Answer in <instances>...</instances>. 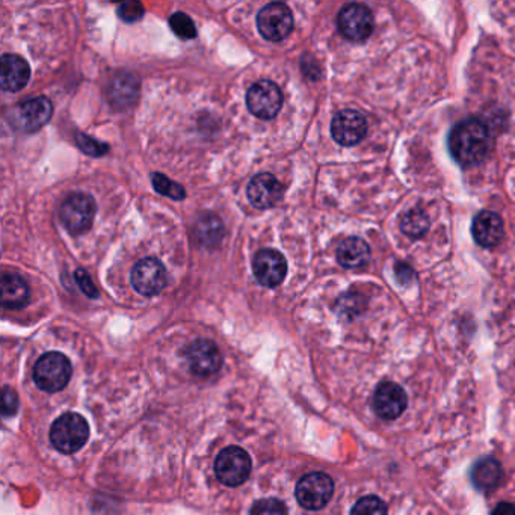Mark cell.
<instances>
[{"label": "cell", "mask_w": 515, "mask_h": 515, "mask_svg": "<svg viewBox=\"0 0 515 515\" xmlns=\"http://www.w3.org/2000/svg\"><path fill=\"white\" fill-rule=\"evenodd\" d=\"M249 112L262 120H272L283 106V93L272 80H258L247 93Z\"/></svg>", "instance_id": "cell-9"}, {"label": "cell", "mask_w": 515, "mask_h": 515, "mask_svg": "<svg viewBox=\"0 0 515 515\" xmlns=\"http://www.w3.org/2000/svg\"><path fill=\"white\" fill-rule=\"evenodd\" d=\"M169 27L180 40H194L197 38L196 23L187 14L178 11L169 17Z\"/></svg>", "instance_id": "cell-25"}, {"label": "cell", "mask_w": 515, "mask_h": 515, "mask_svg": "<svg viewBox=\"0 0 515 515\" xmlns=\"http://www.w3.org/2000/svg\"><path fill=\"white\" fill-rule=\"evenodd\" d=\"M76 144L85 155L93 156V157H100L109 151L107 144L98 143L97 139L91 138L85 134L76 135Z\"/></svg>", "instance_id": "cell-29"}, {"label": "cell", "mask_w": 515, "mask_h": 515, "mask_svg": "<svg viewBox=\"0 0 515 515\" xmlns=\"http://www.w3.org/2000/svg\"><path fill=\"white\" fill-rule=\"evenodd\" d=\"M72 363L61 352H47L40 357L34 368V381L45 393H58L70 382Z\"/></svg>", "instance_id": "cell-2"}, {"label": "cell", "mask_w": 515, "mask_h": 515, "mask_svg": "<svg viewBox=\"0 0 515 515\" xmlns=\"http://www.w3.org/2000/svg\"><path fill=\"white\" fill-rule=\"evenodd\" d=\"M338 32L347 40L361 43L372 35L375 20L366 5L348 4L340 9L338 15Z\"/></svg>", "instance_id": "cell-8"}, {"label": "cell", "mask_w": 515, "mask_h": 515, "mask_svg": "<svg viewBox=\"0 0 515 515\" xmlns=\"http://www.w3.org/2000/svg\"><path fill=\"white\" fill-rule=\"evenodd\" d=\"M88 439V422L77 413L63 414L50 428V441L59 452H77Z\"/></svg>", "instance_id": "cell-3"}, {"label": "cell", "mask_w": 515, "mask_h": 515, "mask_svg": "<svg viewBox=\"0 0 515 515\" xmlns=\"http://www.w3.org/2000/svg\"><path fill=\"white\" fill-rule=\"evenodd\" d=\"M258 29L265 40L272 43L286 40L294 31V15L289 6L278 2L263 6L258 14Z\"/></svg>", "instance_id": "cell-7"}, {"label": "cell", "mask_w": 515, "mask_h": 515, "mask_svg": "<svg viewBox=\"0 0 515 515\" xmlns=\"http://www.w3.org/2000/svg\"><path fill=\"white\" fill-rule=\"evenodd\" d=\"M132 286L144 297H155L165 289L168 274L157 258H143L132 269Z\"/></svg>", "instance_id": "cell-12"}, {"label": "cell", "mask_w": 515, "mask_h": 515, "mask_svg": "<svg viewBox=\"0 0 515 515\" xmlns=\"http://www.w3.org/2000/svg\"><path fill=\"white\" fill-rule=\"evenodd\" d=\"M471 236L482 248H494L505 237L503 219L496 212L482 210L471 222Z\"/></svg>", "instance_id": "cell-16"}, {"label": "cell", "mask_w": 515, "mask_h": 515, "mask_svg": "<svg viewBox=\"0 0 515 515\" xmlns=\"http://www.w3.org/2000/svg\"><path fill=\"white\" fill-rule=\"evenodd\" d=\"M251 515H288V508L278 499H262L254 503Z\"/></svg>", "instance_id": "cell-28"}, {"label": "cell", "mask_w": 515, "mask_h": 515, "mask_svg": "<svg viewBox=\"0 0 515 515\" xmlns=\"http://www.w3.org/2000/svg\"><path fill=\"white\" fill-rule=\"evenodd\" d=\"M96 209L97 207L93 197L76 192L64 200L59 209V218L72 235H82L93 226Z\"/></svg>", "instance_id": "cell-5"}, {"label": "cell", "mask_w": 515, "mask_h": 515, "mask_svg": "<svg viewBox=\"0 0 515 515\" xmlns=\"http://www.w3.org/2000/svg\"><path fill=\"white\" fill-rule=\"evenodd\" d=\"M222 233H224V228H222L221 221L214 215L203 217L197 224V236L201 244L207 245V247L219 244Z\"/></svg>", "instance_id": "cell-24"}, {"label": "cell", "mask_w": 515, "mask_h": 515, "mask_svg": "<svg viewBox=\"0 0 515 515\" xmlns=\"http://www.w3.org/2000/svg\"><path fill=\"white\" fill-rule=\"evenodd\" d=\"M409 398L404 389L396 382H382L373 393L372 407L378 418L396 420L404 414Z\"/></svg>", "instance_id": "cell-13"}, {"label": "cell", "mask_w": 515, "mask_h": 515, "mask_svg": "<svg viewBox=\"0 0 515 515\" xmlns=\"http://www.w3.org/2000/svg\"><path fill=\"white\" fill-rule=\"evenodd\" d=\"M369 258H370V248L361 237L352 236L338 245V262L347 269L365 267Z\"/></svg>", "instance_id": "cell-21"}, {"label": "cell", "mask_w": 515, "mask_h": 515, "mask_svg": "<svg viewBox=\"0 0 515 515\" xmlns=\"http://www.w3.org/2000/svg\"><path fill=\"white\" fill-rule=\"evenodd\" d=\"M139 84L132 75H118L107 84V100L116 107L134 105L138 97Z\"/></svg>", "instance_id": "cell-20"}, {"label": "cell", "mask_w": 515, "mask_h": 515, "mask_svg": "<svg viewBox=\"0 0 515 515\" xmlns=\"http://www.w3.org/2000/svg\"><path fill=\"white\" fill-rule=\"evenodd\" d=\"M146 9L141 2H126L118 6V15L127 23L139 22L144 17Z\"/></svg>", "instance_id": "cell-30"}, {"label": "cell", "mask_w": 515, "mask_h": 515, "mask_svg": "<svg viewBox=\"0 0 515 515\" xmlns=\"http://www.w3.org/2000/svg\"><path fill=\"white\" fill-rule=\"evenodd\" d=\"M2 404H4V409H2V413H4L5 418L8 416H14L18 409V398L15 395V391L11 390L8 387L4 389V399H2Z\"/></svg>", "instance_id": "cell-32"}, {"label": "cell", "mask_w": 515, "mask_h": 515, "mask_svg": "<svg viewBox=\"0 0 515 515\" xmlns=\"http://www.w3.org/2000/svg\"><path fill=\"white\" fill-rule=\"evenodd\" d=\"M251 473V458L237 446L222 449L215 459V475L227 487H239Z\"/></svg>", "instance_id": "cell-6"}, {"label": "cell", "mask_w": 515, "mask_h": 515, "mask_svg": "<svg viewBox=\"0 0 515 515\" xmlns=\"http://www.w3.org/2000/svg\"><path fill=\"white\" fill-rule=\"evenodd\" d=\"M31 79L29 64L18 55L6 54L0 61V84L8 93H17L26 86Z\"/></svg>", "instance_id": "cell-18"}, {"label": "cell", "mask_w": 515, "mask_h": 515, "mask_svg": "<svg viewBox=\"0 0 515 515\" xmlns=\"http://www.w3.org/2000/svg\"><path fill=\"white\" fill-rule=\"evenodd\" d=\"M247 196L256 209H269L283 197V187L272 174L262 173L249 182Z\"/></svg>", "instance_id": "cell-17"}, {"label": "cell", "mask_w": 515, "mask_h": 515, "mask_svg": "<svg viewBox=\"0 0 515 515\" xmlns=\"http://www.w3.org/2000/svg\"><path fill=\"white\" fill-rule=\"evenodd\" d=\"M333 494V480L322 471L302 476L301 480H298L297 490H295L298 503L308 511H319L322 508L327 507Z\"/></svg>", "instance_id": "cell-4"}, {"label": "cell", "mask_w": 515, "mask_h": 515, "mask_svg": "<svg viewBox=\"0 0 515 515\" xmlns=\"http://www.w3.org/2000/svg\"><path fill=\"white\" fill-rule=\"evenodd\" d=\"M502 478V464L494 457L480 458L471 467V484L480 491H493L500 485Z\"/></svg>", "instance_id": "cell-19"}, {"label": "cell", "mask_w": 515, "mask_h": 515, "mask_svg": "<svg viewBox=\"0 0 515 515\" xmlns=\"http://www.w3.org/2000/svg\"><path fill=\"white\" fill-rule=\"evenodd\" d=\"M449 150L461 167H476L487 159L493 138L489 126L476 118H467L453 126L449 134Z\"/></svg>", "instance_id": "cell-1"}, {"label": "cell", "mask_w": 515, "mask_h": 515, "mask_svg": "<svg viewBox=\"0 0 515 515\" xmlns=\"http://www.w3.org/2000/svg\"><path fill=\"white\" fill-rule=\"evenodd\" d=\"M351 515H389V510L381 498L365 496L352 507Z\"/></svg>", "instance_id": "cell-27"}, {"label": "cell", "mask_w": 515, "mask_h": 515, "mask_svg": "<svg viewBox=\"0 0 515 515\" xmlns=\"http://www.w3.org/2000/svg\"><path fill=\"white\" fill-rule=\"evenodd\" d=\"M491 515H515V507L510 502L499 503L498 507L494 508Z\"/></svg>", "instance_id": "cell-34"}, {"label": "cell", "mask_w": 515, "mask_h": 515, "mask_svg": "<svg viewBox=\"0 0 515 515\" xmlns=\"http://www.w3.org/2000/svg\"><path fill=\"white\" fill-rule=\"evenodd\" d=\"M52 114H54V106L49 98H31L15 107L13 126L23 134H34L49 123Z\"/></svg>", "instance_id": "cell-10"}, {"label": "cell", "mask_w": 515, "mask_h": 515, "mask_svg": "<svg viewBox=\"0 0 515 515\" xmlns=\"http://www.w3.org/2000/svg\"><path fill=\"white\" fill-rule=\"evenodd\" d=\"M331 135L336 143L345 147L360 144L368 135V120L360 111L343 109L331 121Z\"/></svg>", "instance_id": "cell-11"}, {"label": "cell", "mask_w": 515, "mask_h": 515, "mask_svg": "<svg viewBox=\"0 0 515 515\" xmlns=\"http://www.w3.org/2000/svg\"><path fill=\"white\" fill-rule=\"evenodd\" d=\"M429 218L427 212L420 207L407 210L400 219V230L411 239H420L429 230Z\"/></svg>", "instance_id": "cell-23"}, {"label": "cell", "mask_w": 515, "mask_h": 515, "mask_svg": "<svg viewBox=\"0 0 515 515\" xmlns=\"http://www.w3.org/2000/svg\"><path fill=\"white\" fill-rule=\"evenodd\" d=\"M396 277L399 278L400 283L402 285H409V281L414 280V271L411 269L409 265H404V263H399L398 267H396Z\"/></svg>", "instance_id": "cell-33"}, {"label": "cell", "mask_w": 515, "mask_h": 515, "mask_svg": "<svg viewBox=\"0 0 515 515\" xmlns=\"http://www.w3.org/2000/svg\"><path fill=\"white\" fill-rule=\"evenodd\" d=\"M151 183H153L155 191L159 192L162 196L169 197L173 200H185V197H187V192L183 189L182 185L169 180L168 177H165L164 174H153Z\"/></svg>", "instance_id": "cell-26"}, {"label": "cell", "mask_w": 515, "mask_h": 515, "mask_svg": "<svg viewBox=\"0 0 515 515\" xmlns=\"http://www.w3.org/2000/svg\"><path fill=\"white\" fill-rule=\"evenodd\" d=\"M254 277L265 288H277L283 283L288 274L285 256L277 249H260L253 262Z\"/></svg>", "instance_id": "cell-14"}, {"label": "cell", "mask_w": 515, "mask_h": 515, "mask_svg": "<svg viewBox=\"0 0 515 515\" xmlns=\"http://www.w3.org/2000/svg\"><path fill=\"white\" fill-rule=\"evenodd\" d=\"M75 278L80 290H82L86 297L93 298V299L98 298L97 288H96L93 280H91L88 272L84 271V269H77V271L75 272Z\"/></svg>", "instance_id": "cell-31"}, {"label": "cell", "mask_w": 515, "mask_h": 515, "mask_svg": "<svg viewBox=\"0 0 515 515\" xmlns=\"http://www.w3.org/2000/svg\"><path fill=\"white\" fill-rule=\"evenodd\" d=\"M187 360L192 373L198 377H210L218 372L222 366L219 348L212 340L200 338L191 343L187 349Z\"/></svg>", "instance_id": "cell-15"}, {"label": "cell", "mask_w": 515, "mask_h": 515, "mask_svg": "<svg viewBox=\"0 0 515 515\" xmlns=\"http://www.w3.org/2000/svg\"><path fill=\"white\" fill-rule=\"evenodd\" d=\"M29 301V288L22 277L4 274L2 277V306L8 310H17Z\"/></svg>", "instance_id": "cell-22"}]
</instances>
